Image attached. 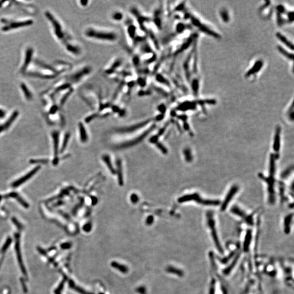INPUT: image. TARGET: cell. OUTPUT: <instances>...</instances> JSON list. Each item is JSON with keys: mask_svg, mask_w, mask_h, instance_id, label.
<instances>
[{"mask_svg": "<svg viewBox=\"0 0 294 294\" xmlns=\"http://www.w3.org/2000/svg\"><path fill=\"white\" fill-rule=\"evenodd\" d=\"M292 218H293V215H288L287 217L285 218L284 221V229L285 232L289 233V230H290V226L291 223L292 222Z\"/></svg>", "mask_w": 294, "mask_h": 294, "instance_id": "20", "label": "cell"}, {"mask_svg": "<svg viewBox=\"0 0 294 294\" xmlns=\"http://www.w3.org/2000/svg\"><path fill=\"white\" fill-rule=\"evenodd\" d=\"M276 10H277V13L279 14H287V11H286L285 8L283 5H278L276 7Z\"/></svg>", "mask_w": 294, "mask_h": 294, "instance_id": "28", "label": "cell"}, {"mask_svg": "<svg viewBox=\"0 0 294 294\" xmlns=\"http://www.w3.org/2000/svg\"><path fill=\"white\" fill-rule=\"evenodd\" d=\"M191 88L193 95L195 97H197L199 91V79L197 76H194L190 81Z\"/></svg>", "mask_w": 294, "mask_h": 294, "instance_id": "14", "label": "cell"}, {"mask_svg": "<svg viewBox=\"0 0 294 294\" xmlns=\"http://www.w3.org/2000/svg\"><path fill=\"white\" fill-rule=\"evenodd\" d=\"M20 87H21L22 92L23 93L25 99L27 101L32 100L33 97L32 92L30 89V88L27 87L25 83H21Z\"/></svg>", "mask_w": 294, "mask_h": 294, "instance_id": "17", "label": "cell"}, {"mask_svg": "<svg viewBox=\"0 0 294 294\" xmlns=\"http://www.w3.org/2000/svg\"><path fill=\"white\" fill-rule=\"evenodd\" d=\"M287 21L288 22H293L294 21V12L293 11H287Z\"/></svg>", "mask_w": 294, "mask_h": 294, "instance_id": "32", "label": "cell"}, {"mask_svg": "<svg viewBox=\"0 0 294 294\" xmlns=\"http://www.w3.org/2000/svg\"><path fill=\"white\" fill-rule=\"evenodd\" d=\"M91 2V1H78L79 5H80V7H81L82 8H87Z\"/></svg>", "mask_w": 294, "mask_h": 294, "instance_id": "31", "label": "cell"}, {"mask_svg": "<svg viewBox=\"0 0 294 294\" xmlns=\"http://www.w3.org/2000/svg\"><path fill=\"white\" fill-rule=\"evenodd\" d=\"M279 267L281 268V273L285 283L289 286L293 285V262L289 259H279L277 261Z\"/></svg>", "mask_w": 294, "mask_h": 294, "instance_id": "6", "label": "cell"}, {"mask_svg": "<svg viewBox=\"0 0 294 294\" xmlns=\"http://www.w3.org/2000/svg\"><path fill=\"white\" fill-rule=\"evenodd\" d=\"M5 129L3 125H0V132Z\"/></svg>", "mask_w": 294, "mask_h": 294, "instance_id": "38", "label": "cell"}, {"mask_svg": "<svg viewBox=\"0 0 294 294\" xmlns=\"http://www.w3.org/2000/svg\"><path fill=\"white\" fill-rule=\"evenodd\" d=\"M112 266L114 267V268L119 270V271H120L121 272H123V273H125V272L128 271V269L125 266H124L123 265H121L117 263V262H113L112 264Z\"/></svg>", "mask_w": 294, "mask_h": 294, "instance_id": "27", "label": "cell"}, {"mask_svg": "<svg viewBox=\"0 0 294 294\" xmlns=\"http://www.w3.org/2000/svg\"><path fill=\"white\" fill-rule=\"evenodd\" d=\"M219 14H220V16H221L222 20H223L224 22L227 23L229 21L230 16H229L228 11L226 8H222L219 11Z\"/></svg>", "mask_w": 294, "mask_h": 294, "instance_id": "23", "label": "cell"}, {"mask_svg": "<svg viewBox=\"0 0 294 294\" xmlns=\"http://www.w3.org/2000/svg\"><path fill=\"white\" fill-rule=\"evenodd\" d=\"M16 251L17 252V259H18V261L19 262L20 264V265L21 267V269L22 271L23 272V273H25V267L23 265V263H22V260L21 256V254H20V248H19V241H17L16 242Z\"/></svg>", "mask_w": 294, "mask_h": 294, "instance_id": "22", "label": "cell"}, {"mask_svg": "<svg viewBox=\"0 0 294 294\" xmlns=\"http://www.w3.org/2000/svg\"><path fill=\"white\" fill-rule=\"evenodd\" d=\"M79 129H80V136L81 140L83 142L86 141L87 140V135L86 130L85 129L82 123L79 124Z\"/></svg>", "mask_w": 294, "mask_h": 294, "instance_id": "25", "label": "cell"}, {"mask_svg": "<svg viewBox=\"0 0 294 294\" xmlns=\"http://www.w3.org/2000/svg\"><path fill=\"white\" fill-rule=\"evenodd\" d=\"M263 66L264 62L262 60H256V62L253 64V66L246 72L245 75V77L248 78L250 76L256 75V74H257L261 70Z\"/></svg>", "mask_w": 294, "mask_h": 294, "instance_id": "11", "label": "cell"}, {"mask_svg": "<svg viewBox=\"0 0 294 294\" xmlns=\"http://www.w3.org/2000/svg\"><path fill=\"white\" fill-rule=\"evenodd\" d=\"M189 25H186L184 23L180 22V23H177V25H176L175 31L178 33H182L185 31L187 27L189 28Z\"/></svg>", "mask_w": 294, "mask_h": 294, "instance_id": "24", "label": "cell"}, {"mask_svg": "<svg viewBox=\"0 0 294 294\" xmlns=\"http://www.w3.org/2000/svg\"><path fill=\"white\" fill-rule=\"evenodd\" d=\"M12 221H13V222L14 223V224H15L16 225L17 228H21V224L18 222V221L15 218H12Z\"/></svg>", "mask_w": 294, "mask_h": 294, "instance_id": "35", "label": "cell"}, {"mask_svg": "<svg viewBox=\"0 0 294 294\" xmlns=\"http://www.w3.org/2000/svg\"><path fill=\"white\" fill-rule=\"evenodd\" d=\"M18 115H19V112L17 111H15L11 115V117L9 118V119L5 122V124L3 125L5 129H8V128H9V126L12 124L13 121L16 119Z\"/></svg>", "mask_w": 294, "mask_h": 294, "instance_id": "19", "label": "cell"}, {"mask_svg": "<svg viewBox=\"0 0 294 294\" xmlns=\"http://www.w3.org/2000/svg\"><path fill=\"white\" fill-rule=\"evenodd\" d=\"M40 168V166H38V167H35L34 168L32 169V170H31L29 173H28L26 175H25V176L22 177L21 178H20L19 179L15 181H14L11 186L14 187V188H16L17 187L19 186L20 185H22V184H23L25 182H26V181H27L28 180L30 179L32 177H33L34 174H36L38 170H39V169Z\"/></svg>", "mask_w": 294, "mask_h": 294, "instance_id": "12", "label": "cell"}, {"mask_svg": "<svg viewBox=\"0 0 294 294\" xmlns=\"http://www.w3.org/2000/svg\"><path fill=\"white\" fill-rule=\"evenodd\" d=\"M52 137L54 140V158H58V143H59V134L57 131H54L52 133Z\"/></svg>", "mask_w": 294, "mask_h": 294, "instance_id": "18", "label": "cell"}, {"mask_svg": "<svg viewBox=\"0 0 294 294\" xmlns=\"http://www.w3.org/2000/svg\"><path fill=\"white\" fill-rule=\"evenodd\" d=\"M277 49L278 51L285 57H286L288 60H293V54L290 53L287 50L284 49L282 46L278 45L277 46Z\"/></svg>", "mask_w": 294, "mask_h": 294, "instance_id": "21", "label": "cell"}, {"mask_svg": "<svg viewBox=\"0 0 294 294\" xmlns=\"http://www.w3.org/2000/svg\"><path fill=\"white\" fill-rule=\"evenodd\" d=\"M1 29L2 31L8 32L31 26L33 23V20L31 19H11L9 18H2L1 20Z\"/></svg>", "mask_w": 294, "mask_h": 294, "instance_id": "5", "label": "cell"}, {"mask_svg": "<svg viewBox=\"0 0 294 294\" xmlns=\"http://www.w3.org/2000/svg\"><path fill=\"white\" fill-rule=\"evenodd\" d=\"M288 114L289 118L291 120L294 119V105L293 102L291 103V107L289 109L288 111Z\"/></svg>", "mask_w": 294, "mask_h": 294, "instance_id": "29", "label": "cell"}, {"mask_svg": "<svg viewBox=\"0 0 294 294\" xmlns=\"http://www.w3.org/2000/svg\"><path fill=\"white\" fill-rule=\"evenodd\" d=\"M14 198H16V200L19 203H20V204L22 206H23V207H25L26 208H28L29 207V204L22 198L21 197L19 196L18 193L16 194V195L15 196Z\"/></svg>", "mask_w": 294, "mask_h": 294, "instance_id": "26", "label": "cell"}, {"mask_svg": "<svg viewBox=\"0 0 294 294\" xmlns=\"http://www.w3.org/2000/svg\"><path fill=\"white\" fill-rule=\"evenodd\" d=\"M184 154H185V156L186 157V159L187 161H191L192 158V155H191V152L190 150L189 149H186L184 151Z\"/></svg>", "mask_w": 294, "mask_h": 294, "instance_id": "34", "label": "cell"}, {"mask_svg": "<svg viewBox=\"0 0 294 294\" xmlns=\"http://www.w3.org/2000/svg\"><path fill=\"white\" fill-rule=\"evenodd\" d=\"M49 160L48 159H36V160H31V163H48Z\"/></svg>", "mask_w": 294, "mask_h": 294, "instance_id": "30", "label": "cell"}, {"mask_svg": "<svg viewBox=\"0 0 294 294\" xmlns=\"http://www.w3.org/2000/svg\"><path fill=\"white\" fill-rule=\"evenodd\" d=\"M276 36L278 38V39L282 42L283 44H284L288 48L291 50L292 51L294 50V45L290 41H289L288 39L285 36H284L283 34L281 33L277 32L276 34Z\"/></svg>", "mask_w": 294, "mask_h": 294, "instance_id": "15", "label": "cell"}, {"mask_svg": "<svg viewBox=\"0 0 294 294\" xmlns=\"http://www.w3.org/2000/svg\"><path fill=\"white\" fill-rule=\"evenodd\" d=\"M190 201H194L198 204H202L205 206H216L219 204V202L217 201L204 199L202 198L201 196L197 193H194L192 194H189L183 196L182 197H180L179 199L180 203Z\"/></svg>", "mask_w": 294, "mask_h": 294, "instance_id": "7", "label": "cell"}, {"mask_svg": "<svg viewBox=\"0 0 294 294\" xmlns=\"http://www.w3.org/2000/svg\"><path fill=\"white\" fill-rule=\"evenodd\" d=\"M33 50L32 48L28 47L25 51L23 56V60L22 61L21 67L20 68V71L22 74L26 73L28 66L31 64L33 60Z\"/></svg>", "mask_w": 294, "mask_h": 294, "instance_id": "9", "label": "cell"}, {"mask_svg": "<svg viewBox=\"0 0 294 294\" xmlns=\"http://www.w3.org/2000/svg\"><path fill=\"white\" fill-rule=\"evenodd\" d=\"M69 136H70L69 134H66L65 136L64 139V141H63V144H62V148H61V152H62L64 150L65 148L66 147L67 143L68 142V140H69Z\"/></svg>", "mask_w": 294, "mask_h": 294, "instance_id": "33", "label": "cell"}, {"mask_svg": "<svg viewBox=\"0 0 294 294\" xmlns=\"http://www.w3.org/2000/svg\"><path fill=\"white\" fill-rule=\"evenodd\" d=\"M109 17L112 21L115 23L124 22L125 20V14L123 11L120 9H115L111 11Z\"/></svg>", "mask_w": 294, "mask_h": 294, "instance_id": "13", "label": "cell"}, {"mask_svg": "<svg viewBox=\"0 0 294 294\" xmlns=\"http://www.w3.org/2000/svg\"><path fill=\"white\" fill-rule=\"evenodd\" d=\"M206 219L207 226L209 230V234L210 235L212 243L218 252H219L221 254H223L224 249L221 241V239L219 238L218 233L216 224L212 212H207Z\"/></svg>", "mask_w": 294, "mask_h": 294, "instance_id": "3", "label": "cell"}, {"mask_svg": "<svg viewBox=\"0 0 294 294\" xmlns=\"http://www.w3.org/2000/svg\"><path fill=\"white\" fill-rule=\"evenodd\" d=\"M280 135H281V128L279 126H277L276 128V132L275 135V138H274V142H273V149L274 150L278 152L280 148Z\"/></svg>", "mask_w": 294, "mask_h": 294, "instance_id": "16", "label": "cell"}, {"mask_svg": "<svg viewBox=\"0 0 294 294\" xmlns=\"http://www.w3.org/2000/svg\"><path fill=\"white\" fill-rule=\"evenodd\" d=\"M70 245H69V244H64L61 246V247L63 249H68L70 247Z\"/></svg>", "mask_w": 294, "mask_h": 294, "instance_id": "37", "label": "cell"}, {"mask_svg": "<svg viewBox=\"0 0 294 294\" xmlns=\"http://www.w3.org/2000/svg\"><path fill=\"white\" fill-rule=\"evenodd\" d=\"M45 15L52 25L54 36L62 43L64 47L74 40L70 34H69L65 30L64 26L60 20H58L51 12L46 11L45 13Z\"/></svg>", "mask_w": 294, "mask_h": 294, "instance_id": "2", "label": "cell"}, {"mask_svg": "<svg viewBox=\"0 0 294 294\" xmlns=\"http://www.w3.org/2000/svg\"><path fill=\"white\" fill-rule=\"evenodd\" d=\"M186 16L189 19H190L191 21L195 27H197L200 31L204 33L207 34L208 36H210L213 38H221V36L219 34L215 31L210 29L209 27H207L205 25L201 23V21L196 17L193 16V15L191 14L190 13H187L186 14Z\"/></svg>", "mask_w": 294, "mask_h": 294, "instance_id": "8", "label": "cell"}, {"mask_svg": "<svg viewBox=\"0 0 294 294\" xmlns=\"http://www.w3.org/2000/svg\"><path fill=\"white\" fill-rule=\"evenodd\" d=\"M85 38L89 40L100 43L114 44L120 39L119 32L113 28L89 25L82 32Z\"/></svg>", "mask_w": 294, "mask_h": 294, "instance_id": "1", "label": "cell"}, {"mask_svg": "<svg viewBox=\"0 0 294 294\" xmlns=\"http://www.w3.org/2000/svg\"><path fill=\"white\" fill-rule=\"evenodd\" d=\"M5 115V112L2 109H0V118H3Z\"/></svg>", "mask_w": 294, "mask_h": 294, "instance_id": "36", "label": "cell"}, {"mask_svg": "<svg viewBox=\"0 0 294 294\" xmlns=\"http://www.w3.org/2000/svg\"><path fill=\"white\" fill-rule=\"evenodd\" d=\"M238 191H239V187L237 185H233L230 188V189L229 190L228 193L227 194V195L226 196V198H224V201L221 205V209L222 211H224L226 210L229 204L230 203V201H232V200L234 198V196H235L236 194L238 193Z\"/></svg>", "mask_w": 294, "mask_h": 294, "instance_id": "10", "label": "cell"}, {"mask_svg": "<svg viewBox=\"0 0 294 294\" xmlns=\"http://www.w3.org/2000/svg\"><path fill=\"white\" fill-rule=\"evenodd\" d=\"M92 70V68L89 65L82 66L68 74L65 77V80L74 87L85 80L91 75Z\"/></svg>", "mask_w": 294, "mask_h": 294, "instance_id": "4", "label": "cell"}]
</instances>
